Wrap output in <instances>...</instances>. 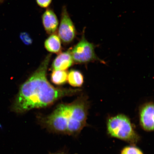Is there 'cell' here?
<instances>
[{
  "mask_svg": "<svg viewBox=\"0 0 154 154\" xmlns=\"http://www.w3.org/2000/svg\"><path fill=\"white\" fill-rule=\"evenodd\" d=\"M121 154H143L138 148L134 147H127L121 152Z\"/></svg>",
  "mask_w": 154,
  "mask_h": 154,
  "instance_id": "obj_13",
  "label": "cell"
},
{
  "mask_svg": "<svg viewBox=\"0 0 154 154\" xmlns=\"http://www.w3.org/2000/svg\"><path fill=\"white\" fill-rule=\"evenodd\" d=\"M68 73L66 70H53L51 75L52 82L57 85L64 84L67 81Z\"/></svg>",
  "mask_w": 154,
  "mask_h": 154,
  "instance_id": "obj_11",
  "label": "cell"
},
{
  "mask_svg": "<svg viewBox=\"0 0 154 154\" xmlns=\"http://www.w3.org/2000/svg\"><path fill=\"white\" fill-rule=\"evenodd\" d=\"M154 104L152 103L144 104L140 109V124L147 131L154 130Z\"/></svg>",
  "mask_w": 154,
  "mask_h": 154,
  "instance_id": "obj_6",
  "label": "cell"
},
{
  "mask_svg": "<svg viewBox=\"0 0 154 154\" xmlns=\"http://www.w3.org/2000/svg\"><path fill=\"white\" fill-rule=\"evenodd\" d=\"M44 44L46 49L50 52L58 54L61 52V41L57 33L50 35L45 40Z\"/></svg>",
  "mask_w": 154,
  "mask_h": 154,
  "instance_id": "obj_9",
  "label": "cell"
},
{
  "mask_svg": "<svg viewBox=\"0 0 154 154\" xmlns=\"http://www.w3.org/2000/svg\"><path fill=\"white\" fill-rule=\"evenodd\" d=\"M70 50L58 54L52 65L53 70H66L74 63Z\"/></svg>",
  "mask_w": 154,
  "mask_h": 154,
  "instance_id": "obj_8",
  "label": "cell"
},
{
  "mask_svg": "<svg viewBox=\"0 0 154 154\" xmlns=\"http://www.w3.org/2000/svg\"><path fill=\"white\" fill-rule=\"evenodd\" d=\"M67 81L71 86L74 87H80L84 84V76L80 71L71 70L68 73Z\"/></svg>",
  "mask_w": 154,
  "mask_h": 154,
  "instance_id": "obj_10",
  "label": "cell"
},
{
  "mask_svg": "<svg viewBox=\"0 0 154 154\" xmlns=\"http://www.w3.org/2000/svg\"><path fill=\"white\" fill-rule=\"evenodd\" d=\"M20 38L23 43L26 45H29L32 43V38L29 34L26 32H21Z\"/></svg>",
  "mask_w": 154,
  "mask_h": 154,
  "instance_id": "obj_12",
  "label": "cell"
},
{
  "mask_svg": "<svg viewBox=\"0 0 154 154\" xmlns=\"http://www.w3.org/2000/svg\"><path fill=\"white\" fill-rule=\"evenodd\" d=\"M51 54L44 59L39 67L20 87L11 107L17 113L49 106L58 100L72 96L79 89L56 88L48 82L47 72L51 58Z\"/></svg>",
  "mask_w": 154,
  "mask_h": 154,
  "instance_id": "obj_1",
  "label": "cell"
},
{
  "mask_svg": "<svg viewBox=\"0 0 154 154\" xmlns=\"http://www.w3.org/2000/svg\"><path fill=\"white\" fill-rule=\"evenodd\" d=\"M53 154H63V153H56Z\"/></svg>",
  "mask_w": 154,
  "mask_h": 154,
  "instance_id": "obj_15",
  "label": "cell"
},
{
  "mask_svg": "<svg viewBox=\"0 0 154 154\" xmlns=\"http://www.w3.org/2000/svg\"><path fill=\"white\" fill-rule=\"evenodd\" d=\"M57 32L61 42L65 44L72 43L76 37L75 26L65 5L63 6L61 11L60 23Z\"/></svg>",
  "mask_w": 154,
  "mask_h": 154,
  "instance_id": "obj_5",
  "label": "cell"
},
{
  "mask_svg": "<svg viewBox=\"0 0 154 154\" xmlns=\"http://www.w3.org/2000/svg\"><path fill=\"white\" fill-rule=\"evenodd\" d=\"M5 0H0V3L2 2H3V1H4Z\"/></svg>",
  "mask_w": 154,
  "mask_h": 154,
  "instance_id": "obj_16",
  "label": "cell"
},
{
  "mask_svg": "<svg viewBox=\"0 0 154 154\" xmlns=\"http://www.w3.org/2000/svg\"><path fill=\"white\" fill-rule=\"evenodd\" d=\"M109 134L112 137L135 144L139 137L134 131L130 119L126 115L120 114L111 117L107 122Z\"/></svg>",
  "mask_w": 154,
  "mask_h": 154,
  "instance_id": "obj_3",
  "label": "cell"
},
{
  "mask_svg": "<svg viewBox=\"0 0 154 154\" xmlns=\"http://www.w3.org/2000/svg\"><path fill=\"white\" fill-rule=\"evenodd\" d=\"M42 24L44 30L48 35L56 33L59 22L56 14L53 9L48 8L42 16Z\"/></svg>",
  "mask_w": 154,
  "mask_h": 154,
  "instance_id": "obj_7",
  "label": "cell"
},
{
  "mask_svg": "<svg viewBox=\"0 0 154 154\" xmlns=\"http://www.w3.org/2000/svg\"><path fill=\"white\" fill-rule=\"evenodd\" d=\"M74 63L84 64L93 61H99L103 63L96 55L94 44L88 41L82 34L79 42L70 50Z\"/></svg>",
  "mask_w": 154,
  "mask_h": 154,
  "instance_id": "obj_4",
  "label": "cell"
},
{
  "mask_svg": "<svg viewBox=\"0 0 154 154\" xmlns=\"http://www.w3.org/2000/svg\"><path fill=\"white\" fill-rule=\"evenodd\" d=\"M37 5L43 8H48L51 5L53 0H35Z\"/></svg>",
  "mask_w": 154,
  "mask_h": 154,
  "instance_id": "obj_14",
  "label": "cell"
},
{
  "mask_svg": "<svg viewBox=\"0 0 154 154\" xmlns=\"http://www.w3.org/2000/svg\"><path fill=\"white\" fill-rule=\"evenodd\" d=\"M89 103L82 96L72 103H61L51 114L40 117V125L55 133L77 136L86 126Z\"/></svg>",
  "mask_w": 154,
  "mask_h": 154,
  "instance_id": "obj_2",
  "label": "cell"
}]
</instances>
